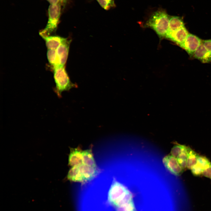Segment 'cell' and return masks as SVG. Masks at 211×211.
I'll list each match as a JSON object with an SVG mask.
<instances>
[{
  "label": "cell",
  "instance_id": "obj_1",
  "mask_svg": "<svg viewBox=\"0 0 211 211\" xmlns=\"http://www.w3.org/2000/svg\"><path fill=\"white\" fill-rule=\"evenodd\" d=\"M169 16L165 10L159 9L150 16L146 26L153 29L160 38L165 37L169 29Z\"/></svg>",
  "mask_w": 211,
  "mask_h": 211
},
{
  "label": "cell",
  "instance_id": "obj_2",
  "mask_svg": "<svg viewBox=\"0 0 211 211\" xmlns=\"http://www.w3.org/2000/svg\"><path fill=\"white\" fill-rule=\"evenodd\" d=\"M108 199L116 207L127 203L133 200L131 192L121 183L114 181L108 193Z\"/></svg>",
  "mask_w": 211,
  "mask_h": 211
},
{
  "label": "cell",
  "instance_id": "obj_3",
  "mask_svg": "<svg viewBox=\"0 0 211 211\" xmlns=\"http://www.w3.org/2000/svg\"><path fill=\"white\" fill-rule=\"evenodd\" d=\"M53 68L54 78L55 84L54 91L59 97L62 92L77 87L70 81L64 66L59 65Z\"/></svg>",
  "mask_w": 211,
  "mask_h": 211
},
{
  "label": "cell",
  "instance_id": "obj_4",
  "mask_svg": "<svg viewBox=\"0 0 211 211\" xmlns=\"http://www.w3.org/2000/svg\"><path fill=\"white\" fill-rule=\"evenodd\" d=\"M98 173L97 167L82 164L72 167L68 173L67 178L70 181L74 182L87 181L93 178Z\"/></svg>",
  "mask_w": 211,
  "mask_h": 211
},
{
  "label": "cell",
  "instance_id": "obj_5",
  "mask_svg": "<svg viewBox=\"0 0 211 211\" xmlns=\"http://www.w3.org/2000/svg\"><path fill=\"white\" fill-rule=\"evenodd\" d=\"M61 7L59 3L56 4H50L48 9V20L45 28L41 31L39 34L42 37L48 36L55 32L61 14Z\"/></svg>",
  "mask_w": 211,
  "mask_h": 211
},
{
  "label": "cell",
  "instance_id": "obj_6",
  "mask_svg": "<svg viewBox=\"0 0 211 211\" xmlns=\"http://www.w3.org/2000/svg\"><path fill=\"white\" fill-rule=\"evenodd\" d=\"M199 37L191 33H189L184 42L179 46L184 50L191 57L202 43Z\"/></svg>",
  "mask_w": 211,
  "mask_h": 211
},
{
  "label": "cell",
  "instance_id": "obj_7",
  "mask_svg": "<svg viewBox=\"0 0 211 211\" xmlns=\"http://www.w3.org/2000/svg\"><path fill=\"white\" fill-rule=\"evenodd\" d=\"M165 166L172 173L177 176L182 173L183 169L179 164L177 159L171 155L165 156L163 159Z\"/></svg>",
  "mask_w": 211,
  "mask_h": 211
},
{
  "label": "cell",
  "instance_id": "obj_8",
  "mask_svg": "<svg viewBox=\"0 0 211 211\" xmlns=\"http://www.w3.org/2000/svg\"><path fill=\"white\" fill-rule=\"evenodd\" d=\"M189 33L184 26L176 30L168 31L165 37L179 45L184 42Z\"/></svg>",
  "mask_w": 211,
  "mask_h": 211
},
{
  "label": "cell",
  "instance_id": "obj_9",
  "mask_svg": "<svg viewBox=\"0 0 211 211\" xmlns=\"http://www.w3.org/2000/svg\"><path fill=\"white\" fill-rule=\"evenodd\" d=\"M70 40L67 39L56 50V53L59 65L64 66L68 55Z\"/></svg>",
  "mask_w": 211,
  "mask_h": 211
},
{
  "label": "cell",
  "instance_id": "obj_10",
  "mask_svg": "<svg viewBox=\"0 0 211 211\" xmlns=\"http://www.w3.org/2000/svg\"><path fill=\"white\" fill-rule=\"evenodd\" d=\"M192 57L203 63L211 62V53L206 49L202 42L195 52Z\"/></svg>",
  "mask_w": 211,
  "mask_h": 211
},
{
  "label": "cell",
  "instance_id": "obj_11",
  "mask_svg": "<svg viewBox=\"0 0 211 211\" xmlns=\"http://www.w3.org/2000/svg\"><path fill=\"white\" fill-rule=\"evenodd\" d=\"M47 49L56 50L67 38L57 35H49L43 37Z\"/></svg>",
  "mask_w": 211,
  "mask_h": 211
},
{
  "label": "cell",
  "instance_id": "obj_12",
  "mask_svg": "<svg viewBox=\"0 0 211 211\" xmlns=\"http://www.w3.org/2000/svg\"><path fill=\"white\" fill-rule=\"evenodd\" d=\"M82 152L78 149H72L69 156V165L73 167L82 164Z\"/></svg>",
  "mask_w": 211,
  "mask_h": 211
},
{
  "label": "cell",
  "instance_id": "obj_13",
  "mask_svg": "<svg viewBox=\"0 0 211 211\" xmlns=\"http://www.w3.org/2000/svg\"><path fill=\"white\" fill-rule=\"evenodd\" d=\"M184 26H185L183 21L180 17L176 16H169L168 31L176 30Z\"/></svg>",
  "mask_w": 211,
  "mask_h": 211
},
{
  "label": "cell",
  "instance_id": "obj_14",
  "mask_svg": "<svg viewBox=\"0 0 211 211\" xmlns=\"http://www.w3.org/2000/svg\"><path fill=\"white\" fill-rule=\"evenodd\" d=\"M187 168L191 169L196 163L199 156L197 154L189 147H187Z\"/></svg>",
  "mask_w": 211,
  "mask_h": 211
},
{
  "label": "cell",
  "instance_id": "obj_15",
  "mask_svg": "<svg viewBox=\"0 0 211 211\" xmlns=\"http://www.w3.org/2000/svg\"><path fill=\"white\" fill-rule=\"evenodd\" d=\"M82 160L83 164L89 166L97 167L91 151L90 150L82 151Z\"/></svg>",
  "mask_w": 211,
  "mask_h": 211
},
{
  "label": "cell",
  "instance_id": "obj_16",
  "mask_svg": "<svg viewBox=\"0 0 211 211\" xmlns=\"http://www.w3.org/2000/svg\"><path fill=\"white\" fill-rule=\"evenodd\" d=\"M47 57L49 63L53 67L59 65L57 56L56 50L47 49Z\"/></svg>",
  "mask_w": 211,
  "mask_h": 211
},
{
  "label": "cell",
  "instance_id": "obj_17",
  "mask_svg": "<svg viewBox=\"0 0 211 211\" xmlns=\"http://www.w3.org/2000/svg\"><path fill=\"white\" fill-rule=\"evenodd\" d=\"M187 147L186 146L182 152L176 158L180 166L183 170L187 168Z\"/></svg>",
  "mask_w": 211,
  "mask_h": 211
},
{
  "label": "cell",
  "instance_id": "obj_18",
  "mask_svg": "<svg viewBox=\"0 0 211 211\" xmlns=\"http://www.w3.org/2000/svg\"><path fill=\"white\" fill-rule=\"evenodd\" d=\"M211 163L209 160L205 157L199 156L196 164L203 170L208 168Z\"/></svg>",
  "mask_w": 211,
  "mask_h": 211
},
{
  "label": "cell",
  "instance_id": "obj_19",
  "mask_svg": "<svg viewBox=\"0 0 211 211\" xmlns=\"http://www.w3.org/2000/svg\"><path fill=\"white\" fill-rule=\"evenodd\" d=\"M104 9L108 10L115 6L114 0H96Z\"/></svg>",
  "mask_w": 211,
  "mask_h": 211
},
{
  "label": "cell",
  "instance_id": "obj_20",
  "mask_svg": "<svg viewBox=\"0 0 211 211\" xmlns=\"http://www.w3.org/2000/svg\"><path fill=\"white\" fill-rule=\"evenodd\" d=\"M117 211H136L133 201L116 207Z\"/></svg>",
  "mask_w": 211,
  "mask_h": 211
},
{
  "label": "cell",
  "instance_id": "obj_21",
  "mask_svg": "<svg viewBox=\"0 0 211 211\" xmlns=\"http://www.w3.org/2000/svg\"><path fill=\"white\" fill-rule=\"evenodd\" d=\"M186 146L184 145L180 144L175 145L171 149V155L176 158L178 155L182 152Z\"/></svg>",
  "mask_w": 211,
  "mask_h": 211
},
{
  "label": "cell",
  "instance_id": "obj_22",
  "mask_svg": "<svg viewBox=\"0 0 211 211\" xmlns=\"http://www.w3.org/2000/svg\"><path fill=\"white\" fill-rule=\"evenodd\" d=\"M192 174L195 176H198L202 174L203 170L196 164L191 169Z\"/></svg>",
  "mask_w": 211,
  "mask_h": 211
},
{
  "label": "cell",
  "instance_id": "obj_23",
  "mask_svg": "<svg viewBox=\"0 0 211 211\" xmlns=\"http://www.w3.org/2000/svg\"><path fill=\"white\" fill-rule=\"evenodd\" d=\"M202 174L205 177L211 178V163L208 168L203 171Z\"/></svg>",
  "mask_w": 211,
  "mask_h": 211
},
{
  "label": "cell",
  "instance_id": "obj_24",
  "mask_svg": "<svg viewBox=\"0 0 211 211\" xmlns=\"http://www.w3.org/2000/svg\"><path fill=\"white\" fill-rule=\"evenodd\" d=\"M202 42L206 49L211 53V39L203 40Z\"/></svg>",
  "mask_w": 211,
  "mask_h": 211
},
{
  "label": "cell",
  "instance_id": "obj_25",
  "mask_svg": "<svg viewBox=\"0 0 211 211\" xmlns=\"http://www.w3.org/2000/svg\"><path fill=\"white\" fill-rule=\"evenodd\" d=\"M50 4H56L59 3V0H46Z\"/></svg>",
  "mask_w": 211,
  "mask_h": 211
},
{
  "label": "cell",
  "instance_id": "obj_26",
  "mask_svg": "<svg viewBox=\"0 0 211 211\" xmlns=\"http://www.w3.org/2000/svg\"><path fill=\"white\" fill-rule=\"evenodd\" d=\"M68 0H59V3L64 6Z\"/></svg>",
  "mask_w": 211,
  "mask_h": 211
}]
</instances>
